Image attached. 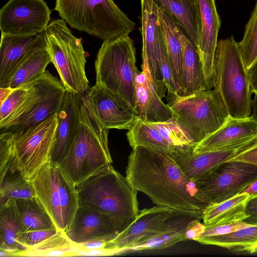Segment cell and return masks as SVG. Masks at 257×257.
<instances>
[{"label":"cell","instance_id":"ba28073f","mask_svg":"<svg viewBox=\"0 0 257 257\" xmlns=\"http://www.w3.org/2000/svg\"><path fill=\"white\" fill-rule=\"evenodd\" d=\"M167 104L174 119L196 144L218 130L229 116L214 90L176 96Z\"/></svg>","mask_w":257,"mask_h":257},{"label":"cell","instance_id":"1f68e13d","mask_svg":"<svg viewBox=\"0 0 257 257\" xmlns=\"http://www.w3.org/2000/svg\"><path fill=\"white\" fill-rule=\"evenodd\" d=\"M130 146H143L152 149L177 153L174 148L147 122L137 118L126 134Z\"/></svg>","mask_w":257,"mask_h":257},{"label":"cell","instance_id":"cb8c5ba5","mask_svg":"<svg viewBox=\"0 0 257 257\" xmlns=\"http://www.w3.org/2000/svg\"><path fill=\"white\" fill-rule=\"evenodd\" d=\"M201 218L197 214L181 211L170 218L162 226L155 230L147 239L133 244L121 254L149 250H160L185 241V231L192 219Z\"/></svg>","mask_w":257,"mask_h":257},{"label":"cell","instance_id":"f6af8a7d","mask_svg":"<svg viewBox=\"0 0 257 257\" xmlns=\"http://www.w3.org/2000/svg\"><path fill=\"white\" fill-rule=\"evenodd\" d=\"M200 219L195 218L188 223L185 231L186 240H196L199 238L206 229L205 225L200 221Z\"/></svg>","mask_w":257,"mask_h":257},{"label":"cell","instance_id":"603a6c76","mask_svg":"<svg viewBox=\"0 0 257 257\" xmlns=\"http://www.w3.org/2000/svg\"><path fill=\"white\" fill-rule=\"evenodd\" d=\"M46 46L44 32L27 35L2 34L0 82L11 75L32 51Z\"/></svg>","mask_w":257,"mask_h":257},{"label":"cell","instance_id":"9c48e42d","mask_svg":"<svg viewBox=\"0 0 257 257\" xmlns=\"http://www.w3.org/2000/svg\"><path fill=\"white\" fill-rule=\"evenodd\" d=\"M34 83L27 99L0 124L1 133L20 134L59 111L67 91L62 81L46 70Z\"/></svg>","mask_w":257,"mask_h":257},{"label":"cell","instance_id":"5b68a950","mask_svg":"<svg viewBox=\"0 0 257 257\" xmlns=\"http://www.w3.org/2000/svg\"><path fill=\"white\" fill-rule=\"evenodd\" d=\"M108 133V130L90 117L82 102L76 136L67 155L58 165L76 186L111 165Z\"/></svg>","mask_w":257,"mask_h":257},{"label":"cell","instance_id":"f546056e","mask_svg":"<svg viewBox=\"0 0 257 257\" xmlns=\"http://www.w3.org/2000/svg\"><path fill=\"white\" fill-rule=\"evenodd\" d=\"M195 241L203 244L223 247L233 252L246 251L250 253L257 244V225L225 234L200 237Z\"/></svg>","mask_w":257,"mask_h":257},{"label":"cell","instance_id":"681fc988","mask_svg":"<svg viewBox=\"0 0 257 257\" xmlns=\"http://www.w3.org/2000/svg\"><path fill=\"white\" fill-rule=\"evenodd\" d=\"M14 89L10 88L0 87V103L3 102L8 97Z\"/></svg>","mask_w":257,"mask_h":257},{"label":"cell","instance_id":"8992f818","mask_svg":"<svg viewBox=\"0 0 257 257\" xmlns=\"http://www.w3.org/2000/svg\"><path fill=\"white\" fill-rule=\"evenodd\" d=\"M96 84L125 99L134 108L136 50L128 36L104 41L95 61Z\"/></svg>","mask_w":257,"mask_h":257},{"label":"cell","instance_id":"d6986e66","mask_svg":"<svg viewBox=\"0 0 257 257\" xmlns=\"http://www.w3.org/2000/svg\"><path fill=\"white\" fill-rule=\"evenodd\" d=\"M200 32L197 46L205 77L210 90L213 88V61L220 27L215 0H197Z\"/></svg>","mask_w":257,"mask_h":257},{"label":"cell","instance_id":"277c9868","mask_svg":"<svg viewBox=\"0 0 257 257\" xmlns=\"http://www.w3.org/2000/svg\"><path fill=\"white\" fill-rule=\"evenodd\" d=\"M54 10L71 28L103 41L128 36L135 27L113 0H55Z\"/></svg>","mask_w":257,"mask_h":257},{"label":"cell","instance_id":"bcb514c9","mask_svg":"<svg viewBox=\"0 0 257 257\" xmlns=\"http://www.w3.org/2000/svg\"><path fill=\"white\" fill-rule=\"evenodd\" d=\"M246 217L242 221L251 225H257V194L251 195L245 209Z\"/></svg>","mask_w":257,"mask_h":257},{"label":"cell","instance_id":"74e56055","mask_svg":"<svg viewBox=\"0 0 257 257\" xmlns=\"http://www.w3.org/2000/svg\"><path fill=\"white\" fill-rule=\"evenodd\" d=\"M78 247L68 239L65 231L57 232L41 242L27 249L23 256H46L51 252L64 251L76 255Z\"/></svg>","mask_w":257,"mask_h":257},{"label":"cell","instance_id":"484cf974","mask_svg":"<svg viewBox=\"0 0 257 257\" xmlns=\"http://www.w3.org/2000/svg\"><path fill=\"white\" fill-rule=\"evenodd\" d=\"M197 46L200 32L197 0H153Z\"/></svg>","mask_w":257,"mask_h":257},{"label":"cell","instance_id":"60d3db41","mask_svg":"<svg viewBox=\"0 0 257 257\" xmlns=\"http://www.w3.org/2000/svg\"><path fill=\"white\" fill-rule=\"evenodd\" d=\"M58 230L55 228L20 232L17 234V241L28 249L54 234Z\"/></svg>","mask_w":257,"mask_h":257},{"label":"cell","instance_id":"7c38bea8","mask_svg":"<svg viewBox=\"0 0 257 257\" xmlns=\"http://www.w3.org/2000/svg\"><path fill=\"white\" fill-rule=\"evenodd\" d=\"M90 117L100 126L128 130L138 118L135 108L122 97L95 84L82 96Z\"/></svg>","mask_w":257,"mask_h":257},{"label":"cell","instance_id":"6da1fadb","mask_svg":"<svg viewBox=\"0 0 257 257\" xmlns=\"http://www.w3.org/2000/svg\"><path fill=\"white\" fill-rule=\"evenodd\" d=\"M125 177L157 205L194 213L202 218L210 202L167 153L137 146L128 158Z\"/></svg>","mask_w":257,"mask_h":257},{"label":"cell","instance_id":"ffe728a7","mask_svg":"<svg viewBox=\"0 0 257 257\" xmlns=\"http://www.w3.org/2000/svg\"><path fill=\"white\" fill-rule=\"evenodd\" d=\"M254 141L212 151L168 154L175 160L183 173L195 182L221 164L234 157Z\"/></svg>","mask_w":257,"mask_h":257},{"label":"cell","instance_id":"7bdbcfd3","mask_svg":"<svg viewBox=\"0 0 257 257\" xmlns=\"http://www.w3.org/2000/svg\"><path fill=\"white\" fill-rule=\"evenodd\" d=\"M251 226L252 225L247 224L242 220H239L226 224L206 227L200 237L225 234Z\"/></svg>","mask_w":257,"mask_h":257},{"label":"cell","instance_id":"d4e9b609","mask_svg":"<svg viewBox=\"0 0 257 257\" xmlns=\"http://www.w3.org/2000/svg\"><path fill=\"white\" fill-rule=\"evenodd\" d=\"M35 197L58 230L64 231L60 203L56 164L45 165L30 180Z\"/></svg>","mask_w":257,"mask_h":257},{"label":"cell","instance_id":"7402d4cb","mask_svg":"<svg viewBox=\"0 0 257 257\" xmlns=\"http://www.w3.org/2000/svg\"><path fill=\"white\" fill-rule=\"evenodd\" d=\"M169 18L171 28L179 37L183 51L182 75L177 96H186L198 91L210 90L196 45Z\"/></svg>","mask_w":257,"mask_h":257},{"label":"cell","instance_id":"8d00e7d4","mask_svg":"<svg viewBox=\"0 0 257 257\" xmlns=\"http://www.w3.org/2000/svg\"><path fill=\"white\" fill-rule=\"evenodd\" d=\"M238 47L247 71L257 62V1Z\"/></svg>","mask_w":257,"mask_h":257},{"label":"cell","instance_id":"4316f807","mask_svg":"<svg viewBox=\"0 0 257 257\" xmlns=\"http://www.w3.org/2000/svg\"><path fill=\"white\" fill-rule=\"evenodd\" d=\"M46 47H40L32 51L11 75L0 82V87L16 89L41 76L51 62Z\"/></svg>","mask_w":257,"mask_h":257},{"label":"cell","instance_id":"5bb4252c","mask_svg":"<svg viewBox=\"0 0 257 257\" xmlns=\"http://www.w3.org/2000/svg\"><path fill=\"white\" fill-rule=\"evenodd\" d=\"M142 58H146L157 91L161 98L167 89L161 74L160 59L165 47L159 18V7L153 0H141Z\"/></svg>","mask_w":257,"mask_h":257},{"label":"cell","instance_id":"7a4b0ae2","mask_svg":"<svg viewBox=\"0 0 257 257\" xmlns=\"http://www.w3.org/2000/svg\"><path fill=\"white\" fill-rule=\"evenodd\" d=\"M79 205L98 210L126 227L139 213L137 191L111 165L76 186Z\"/></svg>","mask_w":257,"mask_h":257},{"label":"cell","instance_id":"3957f363","mask_svg":"<svg viewBox=\"0 0 257 257\" xmlns=\"http://www.w3.org/2000/svg\"><path fill=\"white\" fill-rule=\"evenodd\" d=\"M212 86L229 115L249 116L252 94L248 72L233 35L217 42L213 61Z\"/></svg>","mask_w":257,"mask_h":257},{"label":"cell","instance_id":"8fae6325","mask_svg":"<svg viewBox=\"0 0 257 257\" xmlns=\"http://www.w3.org/2000/svg\"><path fill=\"white\" fill-rule=\"evenodd\" d=\"M257 180V165L228 160L196 180L210 204L219 203L240 194Z\"/></svg>","mask_w":257,"mask_h":257},{"label":"cell","instance_id":"ab89813d","mask_svg":"<svg viewBox=\"0 0 257 257\" xmlns=\"http://www.w3.org/2000/svg\"><path fill=\"white\" fill-rule=\"evenodd\" d=\"M159 64L163 80L166 86L168 96H170V99L177 95L179 87L174 79L166 47L161 53Z\"/></svg>","mask_w":257,"mask_h":257},{"label":"cell","instance_id":"d590c367","mask_svg":"<svg viewBox=\"0 0 257 257\" xmlns=\"http://www.w3.org/2000/svg\"><path fill=\"white\" fill-rule=\"evenodd\" d=\"M175 149L177 153L193 151L197 144L173 118L164 122H146Z\"/></svg>","mask_w":257,"mask_h":257},{"label":"cell","instance_id":"f35d334b","mask_svg":"<svg viewBox=\"0 0 257 257\" xmlns=\"http://www.w3.org/2000/svg\"><path fill=\"white\" fill-rule=\"evenodd\" d=\"M34 81L14 89L1 104L0 124L8 119L24 102L33 90Z\"/></svg>","mask_w":257,"mask_h":257},{"label":"cell","instance_id":"f907efd6","mask_svg":"<svg viewBox=\"0 0 257 257\" xmlns=\"http://www.w3.org/2000/svg\"><path fill=\"white\" fill-rule=\"evenodd\" d=\"M252 115L257 120V95H254L252 104Z\"/></svg>","mask_w":257,"mask_h":257},{"label":"cell","instance_id":"7dc6e473","mask_svg":"<svg viewBox=\"0 0 257 257\" xmlns=\"http://www.w3.org/2000/svg\"><path fill=\"white\" fill-rule=\"evenodd\" d=\"M248 74L252 93L257 95V62L249 70Z\"/></svg>","mask_w":257,"mask_h":257},{"label":"cell","instance_id":"b9f144b4","mask_svg":"<svg viewBox=\"0 0 257 257\" xmlns=\"http://www.w3.org/2000/svg\"><path fill=\"white\" fill-rule=\"evenodd\" d=\"M13 134L11 132L0 134V174L8 167L13 152Z\"/></svg>","mask_w":257,"mask_h":257},{"label":"cell","instance_id":"f1b7e54d","mask_svg":"<svg viewBox=\"0 0 257 257\" xmlns=\"http://www.w3.org/2000/svg\"><path fill=\"white\" fill-rule=\"evenodd\" d=\"M21 223L15 199L0 208L1 250L7 255H23L27 248L17 241Z\"/></svg>","mask_w":257,"mask_h":257},{"label":"cell","instance_id":"c3c4849f","mask_svg":"<svg viewBox=\"0 0 257 257\" xmlns=\"http://www.w3.org/2000/svg\"><path fill=\"white\" fill-rule=\"evenodd\" d=\"M240 194H248L250 195L257 194V180L250 184Z\"/></svg>","mask_w":257,"mask_h":257},{"label":"cell","instance_id":"2e32d148","mask_svg":"<svg viewBox=\"0 0 257 257\" xmlns=\"http://www.w3.org/2000/svg\"><path fill=\"white\" fill-rule=\"evenodd\" d=\"M181 211L159 205L140 210L127 227L108 241L106 249L113 255L121 254L130 245L149 238L170 218Z\"/></svg>","mask_w":257,"mask_h":257},{"label":"cell","instance_id":"e0dca14e","mask_svg":"<svg viewBox=\"0 0 257 257\" xmlns=\"http://www.w3.org/2000/svg\"><path fill=\"white\" fill-rule=\"evenodd\" d=\"M143 58L142 71L136 76L135 109L138 118L145 122H164L172 119L174 113L160 97L152 77L148 61Z\"/></svg>","mask_w":257,"mask_h":257},{"label":"cell","instance_id":"52a82bcc","mask_svg":"<svg viewBox=\"0 0 257 257\" xmlns=\"http://www.w3.org/2000/svg\"><path fill=\"white\" fill-rule=\"evenodd\" d=\"M44 34L51 62L67 91L84 94L88 90L89 81L81 39L73 35L63 19L51 22Z\"/></svg>","mask_w":257,"mask_h":257},{"label":"cell","instance_id":"816d5d0a","mask_svg":"<svg viewBox=\"0 0 257 257\" xmlns=\"http://www.w3.org/2000/svg\"><path fill=\"white\" fill-rule=\"evenodd\" d=\"M254 252H257V244L253 247V248L251 250L250 253H253Z\"/></svg>","mask_w":257,"mask_h":257},{"label":"cell","instance_id":"4dcf8cb0","mask_svg":"<svg viewBox=\"0 0 257 257\" xmlns=\"http://www.w3.org/2000/svg\"><path fill=\"white\" fill-rule=\"evenodd\" d=\"M15 201L21 223L20 232L56 228L35 197Z\"/></svg>","mask_w":257,"mask_h":257},{"label":"cell","instance_id":"4fadbf2b","mask_svg":"<svg viewBox=\"0 0 257 257\" xmlns=\"http://www.w3.org/2000/svg\"><path fill=\"white\" fill-rule=\"evenodd\" d=\"M51 11L44 0H9L0 10L2 34L27 35L44 32Z\"/></svg>","mask_w":257,"mask_h":257},{"label":"cell","instance_id":"9a60e30c","mask_svg":"<svg viewBox=\"0 0 257 257\" xmlns=\"http://www.w3.org/2000/svg\"><path fill=\"white\" fill-rule=\"evenodd\" d=\"M126 227L119 220L98 210L79 206L65 232L71 242L79 244L99 238L112 240Z\"/></svg>","mask_w":257,"mask_h":257},{"label":"cell","instance_id":"ac0fdd59","mask_svg":"<svg viewBox=\"0 0 257 257\" xmlns=\"http://www.w3.org/2000/svg\"><path fill=\"white\" fill-rule=\"evenodd\" d=\"M82 103L81 95L66 91L57 113L58 124L50 157L53 165H59L68 153L78 128Z\"/></svg>","mask_w":257,"mask_h":257},{"label":"cell","instance_id":"44dd1931","mask_svg":"<svg viewBox=\"0 0 257 257\" xmlns=\"http://www.w3.org/2000/svg\"><path fill=\"white\" fill-rule=\"evenodd\" d=\"M257 138V120L252 115L244 118L230 116L216 131L197 144L193 153L221 149L249 142Z\"/></svg>","mask_w":257,"mask_h":257},{"label":"cell","instance_id":"83f0119b","mask_svg":"<svg viewBox=\"0 0 257 257\" xmlns=\"http://www.w3.org/2000/svg\"><path fill=\"white\" fill-rule=\"evenodd\" d=\"M250 196L239 194L225 201L208 205L202 212L203 223L209 227L242 220L246 217L245 206Z\"/></svg>","mask_w":257,"mask_h":257},{"label":"cell","instance_id":"836d02e7","mask_svg":"<svg viewBox=\"0 0 257 257\" xmlns=\"http://www.w3.org/2000/svg\"><path fill=\"white\" fill-rule=\"evenodd\" d=\"M159 18L174 79L179 87L182 75L183 51L181 42L174 32L167 14L159 8Z\"/></svg>","mask_w":257,"mask_h":257},{"label":"cell","instance_id":"ee69618b","mask_svg":"<svg viewBox=\"0 0 257 257\" xmlns=\"http://www.w3.org/2000/svg\"><path fill=\"white\" fill-rule=\"evenodd\" d=\"M229 160L242 161L257 165V138Z\"/></svg>","mask_w":257,"mask_h":257},{"label":"cell","instance_id":"d6a6232c","mask_svg":"<svg viewBox=\"0 0 257 257\" xmlns=\"http://www.w3.org/2000/svg\"><path fill=\"white\" fill-rule=\"evenodd\" d=\"M0 208L12 199L35 197L30 180L18 170L7 169L0 175Z\"/></svg>","mask_w":257,"mask_h":257},{"label":"cell","instance_id":"30bf717a","mask_svg":"<svg viewBox=\"0 0 257 257\" xmlns=\"http://www.w3.org/2000/svg\"><path fill=\"white\" fill-rule=\"evenodd\" d=\"M57 124L56 113L20 134H13L12 156L6 171L18 170L30 180L50 162Z\"/></svg>","mask_w":257,"mask_h":257},{"label":"cell","instance_id":"e575fe53","mask_svg":"<svg viewBox=\"0 0 257 257\" xmlns=\"http://www.w3.org/2000/svg\"><path fill=\"white\" fill-rule=\"evenodd\" d=\"M60 203L64 231L71 224L79 207L76 186L56 164Z\"/></svg>","mask_w":257,"mask_h":257}]
</instances>
